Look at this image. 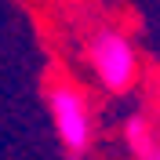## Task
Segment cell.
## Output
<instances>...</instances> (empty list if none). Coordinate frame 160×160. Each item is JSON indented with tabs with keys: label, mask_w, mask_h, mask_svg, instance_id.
<instances>
[{
	"label": "cell",
	"mask_w": 160,
	"mask_h": 160,
	"mask_svg": "<svg viewBox=\"0 0 160 160\" xmlns=\"http://www.w3.org/2000/svg\"><path fill=\"white\" fill-rule=\"evenodd\" d=\"M44 106H48L51 131H55L62 153L88 157L95 149V109H91L84 88H77L66 77H55L44 88Z\"/></svg>",
	"instance_id": "6da1fadb"
},
{
	"label": "cell",
	"mask_w": 160,
	"mask_h": 160,
	"mask_svg": "<svg viewBox=\"0 0 160 160\" xmlns=\"http://www.w3.org/2000/svg\"><path fill=\"white\" fill-rule=\"evenodd\" d=\"M88 66L91 77L106 95H128L138 84V48L117 26H98L88 40Z\"/></svg>",
	"instance_id": "7a4b0ae2"
},
{
	"label": "cell",
	"mask_w": 160,
	"mask_h": 160,
	"mask_svg": "<svg viewBox=\"0 0 160 160\" xmlns=\"http://www.w3.org/2000/svg\"><path fill=\"white\" fill-rule=\"evenodd\" d=\"M124 142H128L131 153H138V157H157V149H153V131H149V120L142 117V113H135V117L124 124Z\"/></svg>",
	"instance_id": "3957f363"
}]
</instances>
